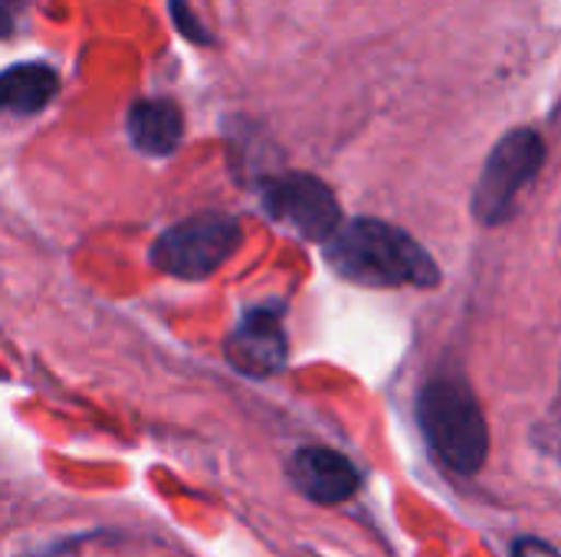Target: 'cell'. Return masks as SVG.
<instances>
[{
    "instance_id": "6da1fadb",
    "label": "cell",
    "mask_w": 561,
    "mask_h": 557,
    "mask_svg": "<svg viewBox=\"0 0 561 557\" xmlns=\"http://www.w3.org/2000/svg\"><path fill=\"white\" fill-rule=\"evenodd\" d=\"M329 266L365 289H431L440 282L434 256L401 227L358 217L322 246Z\"/></svg>"
},
{
    "instance_id": "52a82bcc",
    "label": "cell",
    "mask_w": 561,
    "mask_h": 557,
    "mask_svg": "<svg viewBox=\"0 0 561 557\" xmlns=\"http://www.w3.org/2000/svg\"><path fill=\"white\" fill-rule=\"evenodd\" d=\"M289 479H293L296 492L316 506H342L362 486L358 466L329 446L296 450V456L289 460Z\"/></svg>"
},
{
    "instance_id": "5b68a950",
    "label": "cell",
    "mask_w": 561,
    "mask_h": 557,
    "mask_svg": "<svg viewBox=\"0 0 561 557\" xmlns=\"http://www.w3.org/2000/svg\"><path fill=\"white\" fill-rule=\"evenodd\" d=\"M260 204L270 220L309 243H329L342 230V207L332 187L312 174H283L260 187Z\"/></svg>"
},
{
    "instance_id": "9c48e42d",
    "label": "cell",
    "mask_w": 561,
    "mask_h": 557,
    "mask_svg": "<svg viewBox=\"0 0 561 557\" xmlns=\"http://www.w3.org/2000/svg\"><path fill=\"white\" fill-rule=\"evenodd\" d=\"M59 92V76L46 62H16L0 72V112L36 115Z\"/></svg>"
},
{
    "instance_id": "ba28073f",
    "label": "cell",
    "mask_w": 561,
    "mask_h": 557,
    "mask_svg": "<svg viewBox=\"0 0 561 557\" xmlns=\"http://www.w3.org/2000/svg\"><path fill=\"white\" fill-rule=\"evenodd\" d=\"M184 135V118L168 98H141L128 108V138L148 158H168Z\"/></svg>"
},
{
    "instance_id": "277c9868",
    "label": "cell",
    "mask_w": 561,
    "mask_h": 557,
    "mask_svg": "<svg viewBox=\"0 0 561 557\" xmlns=\"http://www.w3.org/2000/svg\"><path fill=\"white\" fill-rule=\"evenodd\" d=\"M240 223L227 213H194L168 227L151 246V266L174 279H207L214 276L240 246Z\"/></svg>"
},
{
    "instance_id": "8fae6325",
    "label": "cell",
    "mask_w": 561,
    "mask_h": 557,
    "mask_svg": "<svg viewBox=\"0 0 561 557\" xmlns=\"http://www.w3.org/2000/svg\"><path fill=\"white\" fill-rule=\"evenodd\" d=\"M510 557H561L549 542H542V538H519L516 545H513V555Z\"/></svg>"
},
{
    "instance_id": "30bf717a",
    "label": "cell",
    "mask_w": 561,
    "mask_h": 557,
    "mask_svg": "<svg viewBox=\"0 0 561 557\" xmlns=\"http://www.w3.org/2000/svg\"><path fill=\"white\" fill-rule=\"evenodd\" d=\"M30 0H0V36H10L20 26V16L26 13Z\"/></svg>"
},
{
    "instance_id": "8992f818",
    "label": "cell",
    "mask_w": 561,
    "mask_h": 557,
    "mask_svg": "<svg viewBox=\"0 0 561 557\" xmlns=\"http://www.w3.org/2000/svg\"><path fill=\"white\" fill-rule=\"evenodd\" d=\"M227 361L247 378H273L289 361L283 312L276 305H253L240 315L227 338Z\"/></svg>"
},
{
    "instance_id": "3957f363",
    "label": "cell",
    "mask_w": 561,
    "mask_h": 557,
    "mask_svg": "<svg viewBox=\"0 0 561 557\" xmlns=\"http://www.w3.org/2000/svg\"><path fill=\"white\" fill-rule=\"evenodd\" d=\"M546 164V138L536 128H516L496 141L490 151L480 181L473 187V217L483 227H500L506 223L519 197L536 184Z\"/></svg>"
},
{
    "instance_id": "7c38bea8",
    "label": "cell",
    "mask_w": 561,
    "mask_h": 557,
    "mask_svg": "<svg viewBox=\"0 0 561 557\" xmlns=\"http://www.w3.org/2000/svg\"><path fill=\"white\" fill-rule=\"evenodd\" d=\"M171 10H174V20H178V26H181V30H184L191 39H197V43H207V39H210V36H207V33H204V30H201L194 20H191V10L184 7V0H171Z\"/></svg>"
},
{
    "instance_id": "7a4b0ae2",
    "label": "cell",
    "mask_w": 561,
    "mask_h": 557,
    "mask_svg": "<svg viewBox=\"0 0 561 557\" xmlns=\"http://www.w3.org/2000/svg\"><path fill=\"white\" fill-rule=\"evenodd\" d=\"M417 423L437 463L454 476H477L490 456V427L467 381L434 378L417 394Z\"/></svg>"
}]
</instances>
